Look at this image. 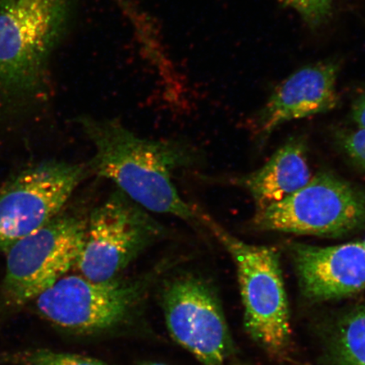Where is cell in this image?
I'll use <instances>...</instances> for the list:
<instances>
[{
  "label": "cell",
  "instance_id": "cell-1",
  "mask_svg": "<svg viewBox=\"0 0 365 365\" xmlns=\"http://www.w3.org/2000/svg\"><path fill=\"white\" fill-rule=\"evenodd\" d=\"M78 123L94 147L91 172L113 181L148 212L199 222L195 207L182 199L173 181V171L191 161L184 145L141 138L115 120L85 117Z\"/></svg>",
  "mask_w": 365,
  "mask_h": 365
},
{
  "label": "cell",
  "instance_id": "cell-2",
  "mask_svg": "<svg viewBox=\"0 0 365 365\" xmlns=\"http://www.w3.org/2000/svg\"><path fill=\"white\" fill-rule=\"evenodd\" d=\"M195 209L199 222L212 232L234 259L246 331L264 352L272 357L284 358L290 351L292 331L289 301L277 250L245 243L202 209Z\"/></svg>",
  "mask_w": 365,
  "mask_h": 365
},
{
  "label": "cell",
  "instance_id": "cell-3",
  "mask_svg": "<svg viewBox=\"0 0 365 365\" xmlns=\"http://www.w3.org/2000/svg\"><path fill=\"white\" fill-rule=\"evenodd\" d=\"M71 0H0V93L34 91L65 31Z\"/></svg>",
  "mask_w": 365,
  "mask_h": 365
},
{
  "label": "cell",
  "instance_id": "cell-4",
  "mask_svg": "<svg viewBox=\"0 0 365 365\" xmlns=\"http://www.w3.org/2000/svg\"><path fill=\"white\" fill-rule=\"evenodd\" d=\"M88 220L83 212L62 211L8 249L3 286L8 305L31 302L67 275L83 248Z\"/></svg>",
  "mask_w": 365,
  "mask_h": 365
},
{
  "label": "cell",
  "instance_id": "cell-5",
  "mask_svg": "<svg viewBox=\"0 0 365 365\" xmlns=\"http://www.w3.org/2000/svg\"><path fill=\"white\" fill-rule=\"evenodd\" d=\"M166 235L165 228L147 210L118 190L89 214L77 268L90 281L115 279L145 250Z\"/></svg>",
  "mask_w": 365,
  "mask_h": 365
},
{
  "label": "cell",
  "instance_id": "cell-6",
  "mask_svg": "<svg viewBox=\"0 0 365 365\" xmlns=\"http://www.w3.org/2000/svg\"><path fill=\"white\" fill-rule=\"evenodd\" d=\"M91 173L88 166L57 160L31 165L0 187V251H6L63 211Z\"/></svg>",
  "mask_w": 365,
  "mask_h": 365
},
{
  "label": "cell",
  "instance_id": "cell-7",
  "mask_svg": "<svg viewBox=\"0 0 365 365\" xmlns=\"http://www.w3.org/2000/svg\"><path fill=\"white\" fill-rule=\"evenodd\" d=\"M364 223L365 195L327 173L254 217L259 230L317 236L344 235Z\"/></svg>",
  "mask_w": 365,
  "mask_h": 365
},
{
  "label": "cell",
  "instance_id": "cell-8",
  "mask_svg": "<svg viewBox=\"0 0 365 365\" xmlns=\"http://www.w3.org/2000/svg\"><path fill=\"white\" fill-rule=\"evenodd\" d=\"M163 307L173 339L203 365H225L232 341L225 314L207 282L192 275L168 282Z\"/></svg>",
  "mask_w": 365,
  "mask_h": 365
},
{
  "label": "cell",
  "instance_id": "cell-9",
  "mask_svg": "<svg viewBox=\"0 0 365 365\" xmlns=\"http://www.w3.org/2000/svg\"><path fill=\"white\" fill-rule=\"evenodd\" d=\"M139 291L138 286L117 279L97 282L66 275L36 297V307L54 325L89 334L124 321Z\"/></svg>",
  "mask_w": 365,
  "mask_h": 365
},
{
  "label": "cell",
  "instance_id": "cell-10",
  "mask_svg": "<svg viewBox=\"0 0 365 365\" xmlns=\"http://www.w3.org/2000/svg\"><path fill=\"white\" fill-rule=\"evenodd\" d=\"M289 251L301 292L310 302L348 298L365 290L362 242L327 247L291 243Z\"/></svg>",
  "mask_w": 365,
  "mask_h": 365
},
{
  "label": "cell",
  "instance_id": "cell-11",
  "mask_svg": "<svg viewBox=\"0 0 365 365\" xmlns=\"http://www.w3.org/2000/svg\"><path fill=\"white\" fill-rule=\"evenodd\" d=\"M337 61L303 67L273 91L257 118L259 134L267 137L284 123L327 113L339 103Z\"/></svg>",
  "mask_w": 365,
  "mask_h": 365
},
{
  "label": "cell",
  "instance_id": "cell-12",
  "mask_svg": "<svg viewBox=\"0 0 365 365\" xmlns=\"http://www.w3.org/2000/svg\"><path fill=\"white\" fill-rule=\"evenodd\" d=\"M312 177L304 141L291 139L263 167L240 182L252 195L258 211L289 197Z\"/></svg>",
  "mask_w": 365,
  "mask_h": 365
},
{
  "label": "cell",
  "instance_id": "cell-13",
  "mask_svg": "<svg viewBox=\"0 0 365 365\" xmlns=\"http://www.w3.org/2000/svg\"><path fill=\"white\" fill-rule=\"evenodd\" d=\"M329 350L337 365H365V305L350 310L336 323Z\"/></svg>",
  "mask_w": 365,
  "mask_h": 365
},
{
  "label": "cell",
  "instance_id": "cell-14",
  "mask_svg": "<svg viewBox=\"0 0 365 365\" xmlns=\"http://www.w3.org/2000/svg\"><path fill=\"white\" fill-rule=\"evenodd\" d=\"M6 362L19 365H108L86 356L59 353L48 349H31L7 354Z\"/></svg>",
  "mask_w": 365,
  "mask_h": 365
},
{
  "label": "cell",
  "instance_id": "cell-15",
  "mask_svg": "<svg viewBox=\"0 0 365 365\" xmlns=\"http://www.w3.org/2000/svg\"><path fill=\"white\" fill-rule=\"evenodd\" d=\"M302 18L307 24L317 29L330 19L334 0H280Z\"/></svg>",
  "mask_w": 365,
  "mask_h": 365
},
{
  "label": "cell",
  "instance_id": "cell-16",
  "mask_svg": "<svg viewBox=\"0 0 365 365\" xmlns=\"http://www.w3.org/2000/svg\"><path fill=\"white\" fill-rule=\"evenodd\" d=\"M341 144L349 156L365 170V130L359 129L346 134Z\"/></svg>",
  "mask_w": 365,
  "mask_h": 365
},
{
  "label": "cell",
  "instance_id": "cell-17",
  "mask_svg": "<svg viewBox=\"0 0 365 365\" xmlns=\"http://www.w3.org/2000/svg\"><path fill=\"white\" fill-rule=\"evenodd\" d=\"M353 118L359 129L365 130V93L360 96L354 104Z\"/></svg>",
  "mask_w": 365,
  "mask_h": 365
},
{
  "label": "cell",
  "instance_id": "cell-18",
  "mask_svg": "<svg viewBox=\"0 0 365 365\" xmlns=\"http://www.w3.org/2000/svg\"><path fill=\"white\" fill-rule=\"evenodd\" d=\"M143 365H167V364H163V363L154 362V363H147V364H144Z\"/></svg>",
  "mask_w": 365,
  "mask_h": 365
},
{
  "label": "cell",
  "instance_id": "cell-19",
  "mask_svg": "<svg viewBox=\"0 0 365 365\" xmlns=\"http://www.w3.org/2000/svg\"><path fill=\"white\" fill-rule=\"evenodd\" d=\"M362 243H363V245H364V248H365V239H364V240L362 242Z\"/></svg>",
  "mask_w": 365,
  "mask_h": 365
}]
</instances>
